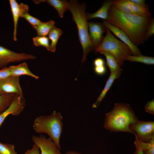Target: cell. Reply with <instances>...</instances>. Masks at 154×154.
<instances>
[{
    "mask_svg": "<svg viewBox=\"0 0 154 154\" xmlns=\"http://www.w3.org/2000/svg\"><path fill=\"white\" fill-rule=\"evenodd\" d=\"M152 18L123 12L112 5L106 21L122 30L137 46L144 42L145 34Z\"/></svg>",
    "mask_w": 154,
    "mask_h": 154,
    "instance_id": "6da1fadb",
    "label": "cell"
},
{
    "mask_svg": "<svg viewBox=\"0 0 154 154\" xmlns=\"http://www.w3.org/2000/svg\"><path fill=\"white\" fill-rule=\"evenodd\" d=\"M139 120L129 104L116 103L112 110L106 113L104 127L112 132H125L135 135L130 126Z\"/></svg>",
    "mask_w": 154,
    "mask_h": 154,
    "instance_id": "7a4b0ae2",
    "label": "cell"
},
{
    "mask_svg": "<svg viewBox=\"0 0 154 154\" xmlns=\"http://www.w3.org/2000/svg\"><path fill=\"white\" fill-rule=\"evenodd\" d=\"M85 9L84 3L80 4L76 0H70L69 2L68 10L71 13L73 20L77 25L79 40L83 50L82 62L86 60L88 53L94 49L89 35Z\"/></svg>",
    "mask_w": 154,
    "mask_h": 154,
    "instance_id": "3957f363",
    "label": "cell"
},
{
    "mask_svg": "<svg viewBox=\"0 0 154 154\" xmlns=\"http://www.w3.org/2000/svg\"><path fill=\"white\" fill-rule=\"evenodd\" d=\"M63 119L60 112L54 111L50 115L37 117L33 122V128L37 133L47 135L60 149V139L63 130Z\"/></svg>",
    "mask_w": 154,
    "mask_h": 154,
    "instance_id": "277c9868",
    "label": "cell"
},
{
    "mask_svg": "<svg viewBox=\"0 0 154 154\" xmlns=\"http://www.w3.org/2000/svg\"><path fill=\"white\" fill-rule=\"evenodd\" d=\"M106 28L105 36L100 44L94 50L96 52H106L110 53L121 67L126 57L133 55L132 53L127 45L117 38L108 28Z\"/></svg>",
    "mask_w": 154,
    "mask_h": 154,
    "instance_id": "5b68a950",
    "label": "cell"
},
{
    "mask_svg": "<svg viewBox=\"0 0 154 154\" xmlns=\"http://www.w3.org/2000/svg\"><path fill=\"white\" fill-rule=\"evenodd\" d=\"M130 129L135 133V136L140 141L148 142L154 137V122L139 120L130 126Z\"/></svg>",
    "mask_w": 154,
    "mask_h": 154,
    "instance_id": "8992f818",
    "label": "cell"
},
{
    "mask_svg": "<svg viewBox=\"0 0 154 154\" xmlns=\"http://www.w3.org/2000/svg\"><path fill=\"white\" fill-rule=\"evenodd\" d=\"M36 58L32 54L17 53L0 45V69L7 67L10 63L33 60Z\"/></svg>",
    "mask_w": 154,
    "mask_h": 154,
    "instance_id": "52a82bcc",
    "label": "cell"
},
{
    "mask_svg": "<svg viewBox=\"0 0 154 154\" xmlns=\"http://www.w3.org/2000/svg\"><path fill=\"white\" fill-rule=\"evenodd\" d=\"M112 5L120 11L125 13L143 16L151 17L148 7L137 5L130 0H116Z\"/></svg>",
    "mask_w": 154,
    "mask_h": 154,
    "instance_id": "ba28073f",
    "label": "cell"
},
{
    "mask_svg": "<svg viewBox=\"0 0 154 154\" xmlns=\"http://www.w3.org/2000/svg\"><path fill=\"white\" fill-rule=\"evenodd\" d=\"M32 140L39 148L40 154H61L58 146L49 138H46L44 135L39 136L33 135Z\"/></svg>",
    "mask_w": 154,
    "mask_h": 154,
    "instance_id": "9c48e42d",
    "label": "cell"
},
{
    "mask_svg": "<svg viewBox=\"0 0 154 154\" xmlns=\"http://www.w3.org/2000/svg\"><path fill=\"white\" fill-rule=\"evenodd\" d=\"M19 76H10L0 80V90L3 94H15L23 96Z\"/></svg>",
    "mask_w": 154,
    "mask_h": 154,
    "instance_id": "30bf717a",
    "label": "cell"
},
{
    "mask_svg": "<svg viewBox=\"0 0 154 154\" xmlns=\"http://www.w3.org/2000/svg\"><path fill=\"white\" fill-rule=\"evenodd\" d=\"M103 24L111 32H112L114 35L129 47L133 55H137L141 54L137 46L132 42L129 37L122 30L109 23L106 21H104Z\"/></svg>",
    "mask_w": 154,
    "mask_h": 154,
    "instance_id": "8fae6325",
    "label": "cell"
},
{
    "mask_svg": "<svg viewBox=\"0 0 154 154\" xmlns=\"http://www.w3.org/2000/svg\"><path fill=\"white\" fill-rule=\"evenodd\" d=\"M88 27L89 38L95 49L103 40L106 28L103 24L94 22L88 23Z\"/></svg>",
    "mask_w": 154,
    "mask_h": 154,
    "instance_id": "7c38bea8",
    "label": "cell"
},
{
    "mask_svg": "<svg viewBox=\"0 0 154 154\" xmlns=\"http://www.w3.org/2000/svg\"><path fill=\"white\" fill-rule=\"evenodd\" d=\"M25 105L23 96L16 95L12 103L5 111L0 114V127L6 118L9 115L17 116L23 110Z\"/></svg>",
    "mask_w": 154,
    "mask_h": 154,
    "instance_id": "4fadbf2b",
    "label": "cell"
},
{
    "mask_svg": "<svg viewBox=\"0 0 154 154\" xmlns=\"http://www.w3.org/2000/svg\"><path fill=\"white\" fill-rule=\"evenodd\" d=\"M9 2L13 17L14 23V30L13 39L17 40V34L18 21L22 13L29 10L28 6L25 4L21 3L18 4L15 0H9Z\"/></svg>",
    "mask_w": 154,
    "mask_h": 154,
    "instance_id": "5bb4252c",
    "label": "cell"
},
{
    "mask_svg": "<svg viewBox=\"0 0 154 154\" xmlns=\"http://www.w3.org/2000/svg\"><path fill=\"white\" fill-rule=\"evenodd\" d=\"M121 72L122 71H120L111 73L104 89L96 101L92 105V107L93 108H96L99 105L111 88L114 81L119 77Z\"/></svg>",
    "mask_w": 154,
    "mask_h": 154,
    "instance_id": "9a60e30c",
    "label": "cell"
},
{
    "mask_svg": "<svg viewBox=\"0 0 154 154\" xmlns=\"http://www.w3.org/2000/svg\"><path fill=\"white\" fill-rule=\"evenodd\" d=\"M11 76H20L21 75H26L30 76L36 79H38L39 77L33 74L29 69L27 64L24 62L17 65L9 66Z\"/></svg>",
    "mask_w": 154,
    "mask_h": 154,
    "instance_id": "2e32d148",
    "label": "cell"
},
{
    "mask_svg": "<svg viewBox=\"0 0 154 154\" xmlns=\"http://www.w3.org/2000/svg\"><path fill=\"white\" fill-rule=\"evenodd\" d=\"M33 1L36 4L41 2H47L56 10L61 18L63 17L64 12L68 10L69 5V2L66 0H33Z\"/></svg>",
    "mask_w": 154,
    "mask_h": 154,
    "instance_id": "e0dca14e",
    "label": "cell"
},
{
    "mask_svg": "<svg viewBox=\"0 0 154 154\" xmlns=\"http://www.w3.org/2000/svg\"><path fill=\"white\" fill-rule=\"evenodd\" d=\"M113 1L107 0L104 2L102 7L95 13L91 14L87 13L86 16L87 20L98 18L106 21L108 16V12L112 5Z\"/></svg>",
    "mask_w": 154,
    "mask_h": 154,
    "instance_id": "ac0fdd59",
    "label": "cell"
},
{
    "mask_svg": "<svg viewBox=\"0 0 154 154\" xmlns=\"http://www.w3.org/2000/svg\"><path fill=\"white\" fill-rule=\"evenodd\" d=\"M54 25L55 22L50 20L46 22L41 21L38 25L32 27L36 31L38 36H46Z\"/></svg>",
    "mask_w": 154,
    "mask_h": 154,
    "instance_id": "d6986e66",
    "label": "cell"
},
{
    "mask_svg": "<svg viewBox=\"0 0 154 154\" xmlns=\"http://www.w3.org/2000/svg\"><path fill=\"white\" fill-rule=\"evenodd\" d=\"M134 144L135 147L141 150L145 154H154V137L148 142H144L139 140L135 137Z\"/></svg>",
    "mask_w": 154,
    "mask_h": 154,
    "instance_id": "ffe728a7",
    "label": "cell"
},
{
    "mask_svg": "<svg viewBox=\"0 0 154 154\" xmlns=\"http://www.w3.org/2000/svg\"><path fill=\"white\" fill-rule=\"evenodd\" d=\"M62 33L61 29L55 26L51 30L48 35V38L51 41L49 51L52 52H55L58 41Z\"/></svg>",
    "mask_w": 154,
    "mask_h": 154,
    "instance_id": "44dd1931",
    "label": "cell"
},
{
    "mask_svg": "<svg viewBox=\"0 0 154 154\" xmlns=\"http://www.w3.org/2000/svg\"><path fill=\"white\" fill-rule=\"evenodd\" d=\"M104 55L106 59V64L111 72L122 71V69L118 65L114 57L110 53L106 52H100Z\"/></svg>",
    "mask_w": 154,
    "mask_h": 154,
    "instance_id": "7402d4cb",
    "label": "cell"
},
{
    "mask_svg": "<svg viewBox=\"0 0 154 154\" xmlns=\"http://www.w3.org/2000/svg\"><path fill=\"white\" fill-rule=\"evenodd\" d=\"M125 60L140 62L147 65H153L154 64L153 57L144 56L141 54L129 55L126 57Z\"/></svg>",
    "mask_w": 154,
    "mask_h": 154,
    "instance_id": "603a6c76",
    "label": "cell"
},
{
    "mask_svg": "<svg viewBox=\"0 0 154 154\" xmlns=\"http://www.w3.org/2000/svg\"><path fill=\"white\" fill-rule=\"evenodd\" d=\"M17 95L15 94H5L0 95V114L8 108Z\"/></svg>",
    "mask_w": 154,
    "mask_h": 154,
    "instance_id": "cb8c5ba5",
    "label": "cell"
},
{
    "mask_svg": "<svg viewBox=\"0 0 154 154\" xmlns=\"http://www.w3.org/2000/svg\"><path fill=\"white\" fill-rule=\"evenodd\" d=\"M33 40L34 44L35 46H43L49 51L50 44L48 37L38 35L33 38Z\"/></svg>",
    "mask_w": 154,
    "mask_h": 154,
    "instance_id": "d4e9b609",
    "label": "cell"
},
{
    "mask_svg": "<svg viewBox=\"0 0 154 154\" xmlns=\"http://www.w3.org/2000/svg\"><path fill=\"white\" fill-rule=\"evenodd\" d=\"M0 154H18L15 151V146L14 145L0 142Z\"/></svg>",
    "mask_w": 154,
    "mask_h": 154,
    "instance_id": "484cf974",
    "label": "cell"
},
{
    "mask_svg": "<svg viewBox=\"0 0 154 154\" xmlns=\"http://www.w3.org/2000/svg\"><path fill=\"white\" fill-rule=\"evenodd\" d=\"M28 11H26L22 13L21 17L27 20L32 27L38 25L41 21L37 18L32 16L28 12Z\"/></svg>",
    "mask_w": 154,
    "mask_h": 154,
    "instance_id": "4316f807",
    "label": "cell"
},
{
    "mask_svg": "<svg viewBox=\"0 0 154 154\" xmlns=\"http://www.w3.org/2000/svg\"><path fill=\"white\" fill-rule=\"evenodd\" d=\"M154 34V19L152 18L146 30L144 36L145 41Z\"/></svg>",
    "mask_w": 154,
    "mask_h": 154,
    "instance_id": "83f0119b",
    "label": "cell"
},
{
    "mask_svg": "<svg viewBox=\"0 0 154 154\" xmlns=\"http://www.w3.org/2000/svg\"><path fill=\"white\" fill-rule=\"evenodd\" d=\"M11 76V73L9 67H6L0 69V80L6 78Z\"/></svg>",
    "mask_w": 154,
    "mask_h": 154,
    "instance_id": "f1b7e54d",
    "label": "cell"
},
{
    "mask_svg": "<svg viewBox=\"0 0 154 154\" xmlns=\"http://www.w3.org/2000/svg\"><path fill=\"white\" fill-rule=\"evenodd\" d=\"M146 112L154 115V100H153L148 102L145 106Z\"/></svg>",
    "mask_w": 154,
    "mask_h": 154,
    "instance_id": "f546056e",
    "label": "cell"
},
{
    "mask_svg": "<svg viewBox=\"0 0 154 154\" xmlns=\"http://www.w3.org/2000/svg\"><path fill=\"white\" fill-rule=\"evenodd\" d=\"M94 70L97 74L102 76L105 74L106 72V69L105 65L95 66Z\"/></svg>",
    "mask_w": 154,
    "mask_h": 154,
    "instance_id": "4dcf8cb0",
    "label": "cell"
},
{
    "mask_svg": "<svg viewBox=\"0 0 154 154\" xmlns=\"http://www.w3.org/2000/svg\"><path fill=\"white\" fill-rule=\"evenodd\" d=\"M24 154H40V150L38 147L34 144L32 148L27 150Z\"/></svg>",
    "mask_w": 154,
    "mask_h": 154,
    "instance_id": "1f68e13d",
    "label": "cell"
},
{
    "mask_svg": "<svg viewBox=\"0 0 154 154\" xmlns=\"http://www.w3.org/2000/svg\"><path fill=\"white\" fill-rule=\"evenodd\" d=\"M94 66H99L105 65V62L103 59L101 58H96L94 61Z\"/></svg>",
    "mask_w": 154,
    "mask_h": 154,
    "instance_id": "d6a6232c",
    "label": "cell"
},
{
    "mask_svg": "<svg viewBox=\"0 0 154 154\" xmlns=\"http://www.w3.org/2000/svg\"><path fill=\"white\" fill-rule=\"evenodd\" d=\"M131 1L139 5L142 6H146L147 5L145 3L144 0H130Z\"/></svg>",
    "mask_w": 154,
    "mask_h": 154,
    "instance_id": "836d02e7",
    "label": "cell"
},
{
    "mask_svg": "<svg viewBox=\"0 0 154 154\" xmlns=\"http://www.w3.org/2000/svg\"><path fill=\"white\" fill-rule=\"evenodd\" d=\"M136 150L134 153V154H145L139 148L135 147Z\"/></svg>",
    "mask_w": 154,
    "mask_h": 154,
    "instance_id": "e575fe53",
    "label": "cell"
},
{
    "mask_svg": "<svg viewBox=\"0 0 154 154\" xmlns=\"http://www.w3.org/2000/svg\"><path fill=\"white\" fill-rule=\"evenodd\" d=\"M63 154H82L80 153H78L76 152L75 151H69L68 152H66V153Z\"/></svg>",
    "mask_w": 154,
    "mask_h": 154,
    "instance_id": "d590c367",
    "label": "cell"
},
{
    "mask_svg": "<svg viewBox=\"0 0 154 154\" xmlns=\"http://www.w3.org/2000/svg\"><path fill=\"white\" fill-rule=\"evenodd\" d=\"M3 94L2 92H1V91L0 90V95H1V94Z\"/></svg>",
    "mask_w": 154,
    "mask_h": 154,
    "instance_id": "8d00e7d4",
    "label": "cell"
}]
</instances>
